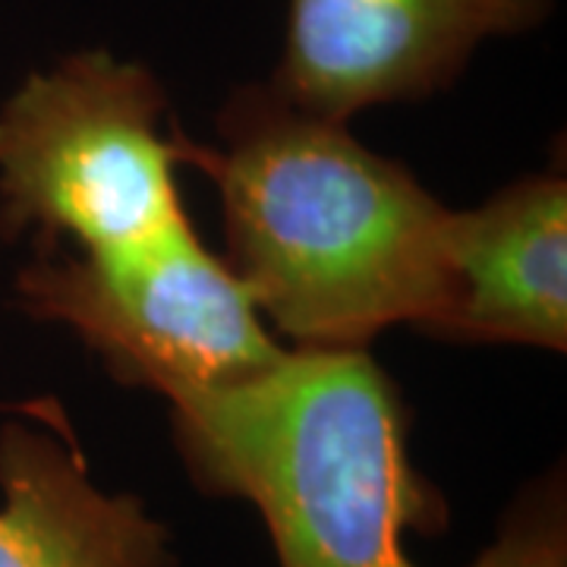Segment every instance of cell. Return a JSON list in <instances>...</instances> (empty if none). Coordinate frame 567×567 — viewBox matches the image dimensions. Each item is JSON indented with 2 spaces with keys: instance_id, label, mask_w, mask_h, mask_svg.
Wrapping results in <instances>:
<instances>
[{
  "instance_id": "obj_1",
  "label": "cell",
  "mask_w": 567,
  "mask_h": 567,
  "mask_svg": "<svg viewBox=\"0 0 567 567\" xmlns=\"http://www.w3.org/2000/svg\"><path fill=\"white\" fill-rule=\"evenodd\" d=\"M193 486L256 507L278 567H420L445 492L413 461L410 406L369 350H297L240 382L167 398ZM567 543L565 473L533 480L466 567H533Z\"/></svg>"
},
{
  "instance_id": "obj_2",
  "label": "cell",
  "mask_w": 567,
  "mask_h": 567,
  "mask_svg": "<svg viewBox=\"0 0 567 567\" xmlns=\"http://www.w3.org/2000/svg\"><path fill=\"white\" fill-rule=\"evenodd\" d=\"M218 145L196 167L218 186L224 262L297 350H369L394 324L420 334L447 293L451 208L350 123L237 85Z\"/></svg>"
},
{
  "instance_id": "obj_3",
  "label": "cell",
  "mask_w": 567,
  "mask_h": 567,
  "mask_svg": "<svg viewBox=\"0 0 567 567\" xmlns=\"http://www.w3.org/2000/svg\"><path fill=\"white\" fill-rule=\"evenodd\" d=\"M203 145L152 66L107 48L32 70L0 102V240L111 252L189 218L177 171Z\"/></svg>"
},
{
  "instance_id": "obj_4",
  "label": "cell",
  "mask_w": 567,
  "mask_h": 567,
  "mask_svg": "<svg viewBox=\"0 0 567 567\" xmlns=\"http://www.w3.org/2000/svg\"><path fill=\"white\" fill-rule=\"evenodd\" d=\"M13 300L39 322L70 328L121 385L164 401L249 379L287 350L189 218L111 252L32 249Z\"/></svg>"
},
{
  "instance_id": "obj_5",
  "label": "cell",
  "mask_w": 567,
  "mask_h": 567,
  "mask_svg": "<svg viewBox=\"0 0 567 567\" xmlns=\"http://www.w3.org/2000/svg\"><path fill=\"white\" fill-rule=\"evenodd\" d=\"M555 0H287L271 85L350 123L375 104L423 102L464 76L495 39L536 32Z\"/></svg>"
},
{
  "instance_id": "obj_6",
  "label": "cell",
  "mask_w": 567,
  "mask_h": 567,
  "mask_svg": "<svg viewBox=\"0 0 567 567\" xmlns=\"http://www.w3.org/2000/svg\"><path fill=\"white\" fill-rule=\"evenodd\" d=\"M447 293L425 338L567 350V181L539 171L476 208H451Z\"/></svg>"
},
{
  "instance_id": "obj_7",
  "label": "cell",
  "mask_w": 567,
  "mask_h": 567,
  "mask_svg": "<svg viewBox=\"0 0 567 567\" xmlns=\"http://www.w3.org/2000/svg\"><path fill=\"white\" fill-rule=\"evenodd\" d=\"M0 567H181L140 495L102 488L54 401L0 425Z\"/></svg>"
},
{
  "instance_id": "obj_8",
  "label": "cell",
  "mask_w": 567,
  "mask_h": 567,
  "mask_svg": "<svg viewBox=\"0 0 567 567\" xmlns=\"http://www.w3.org/2000/svg\"><path fill=\"white\" fill-rule=\"evenodd\" d=\"M533 567H567V543H558V546L548 548L546 555Z\"/></svg>"
}]
</instances>
